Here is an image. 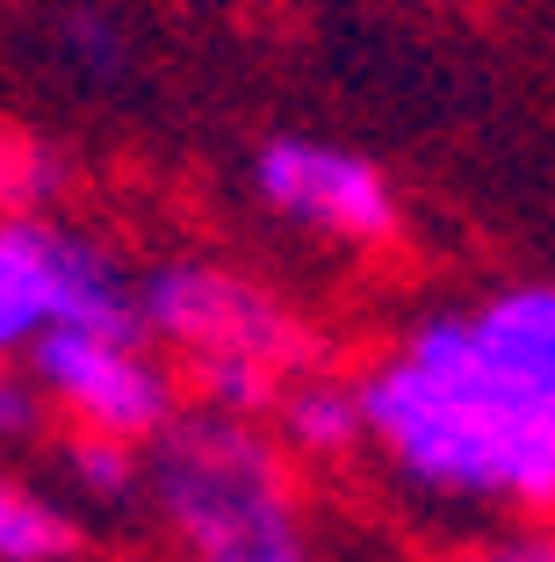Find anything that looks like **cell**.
I'll return each instance as SVG.
<instances>
[{
  "label": "cell",
  "instance_id": "cell-1",
  "mask_svg": "<svg viewBox=\"0 0 555 562\" xmlns=\"http://www.w3.org/2000/svg\"><path fill=\"white\" fill-rule=\"evenodd\" d=\"M360 390L368 447L462 505H555V289L506 281L397 331Z\"/></svg>",
  "mask_w": 555,
  "mask_h": 562
},
{
  "label": "cell",
  "instance_id": "cell-2",
  "mask_svg": "<svg viewBox=\"0 0 555 562\" xmlns=\"http://www.w3.org/2000/svg\"><path fill=\"white\" fill-rule=\"evenodd\" d=\"M137 331L180 361L174 382L196 412L245 426H260L289 375L325 368V339L303 325V311L224 260H159L137 274Z\"/></svg>",
  "mask_w": 555,
  "mask_h": 562
},
{
  "label": "cell",
  "instance_id": "cell-3",
  "mask_svg": "<svg viewBox=\"0 0 555 562\" xmlns=\"http://www.w3.org/2000/svg\"><path fill=\"white\" fill-rule=\"evenodd\" d=\"M145 497L188 562H311L303 491L267 426L180 412L145 447Z\"/></svg>",
  "mask_w": 555,
  "mask_h": 562
},
{
  "label": "cell",
  "instance_id": "cell-4",
  "mask_svg": "<svg viewBox=\"0 0 555 562\" xmlns=\"http://www.w3.org/2000/svg\"><path fill=\"white\" fill-rule=\"evenodd\" d=\"M22 382L73 432L123 440V447H152L188 412L174 368L137 331L131 339H115V331H36L22 347Z\"/></svg>",
  "mask_w": 555,
  "mask_h": 562
},
{
  "label": "cell",
  "instance_id": "cell-5",
  "mask_svg": "<svg viewBox=\"0 0 555 562\" xmlns=\"http://www.w3.org/2000/svg\"><path fill=\"white\" fill-rule=\"evenodd\" d=\"M253 188L289 232L325 238V246L376 252L404 238V202H397L390 173L325 137H267L253 151Z\"/></svg>",
  "mask_w": 555,
  "mask_h": 562
},
{
  "label": "cell",
  "instance_id": "cell-6",
  "mask_svg": "<svg viewBox=\"0 0 555 562\" xmlns=\"http://www.w3.org/2000/svg\"><path fill=\"white\" fill-rule=\"evenodd\" d=\"M0 274L36 311V331H137V274L58 216H0Z\"/></svg>",
  "mask_w": 555,
  "mask_h": 562
},
{
  "label": "cell",
  "instance_id": "cell-7",
  "mask_svg": "<svg viewBox=\"0 0 555 562\" xmlns=\"http://www.w3.org/2000/svg\"><path fill=\"white\" fill-rule=\"evenodd\" d=\"M267 440L289 454V462H346L368 447V426H360V390L332 368H303L275 390L267 404Z\"/></svg>",
  "mask_w": 555,
  "mask_h": 562
},
{
  "label": "cell",
  "instance_id": "cell-8",
  "mask_svg": "<svg viewBox=\"0 0 555 562\" xmlns=\"http://www.w3.org/2000/svg\"><path fill=\"white\" fill-rule=\"evenodd\" d=\"M73 555H80L73 513L0 469V562H73Z\"/></svg>",
  "mask_w": 555,
  "mask_h": 562
},
{
  "label": "cell",
  "instance_id": "cell-9",
  "mask_svg": "<svg viewBox=\"0 0 555 562\" xmlns=\"http://www.w3.org/2000/svg\"><path fill=\"white\" fill-rule=\"evenodd\" d=\"M66 476H73V491H87L95 505L145 497V447L95 440V432H66Z\"/></svg>",
  "mask_w": 555,
  "mask_h": 562
},
{
  "label": "cell",
  "instance_id": "cell-10",
  "mask_svg": "<svg viewBox=\"0 0 555 562\" xmlns=\"http://www.w3.org/2000/svg\"><path fill=\"white\" fill-rule=\"evenodd\" d=\"M66 188V159L30 137H0V216H51Z\"/></svg>",
  "mask_w": 555,
  "mask_h": 562
},
{
  "label": "cell",
  "instance_id": "cell-11",
  "mask_svg": "<svg viewBox=\"0 0 555 562\" xmlns=\"http://www.w3.org/2000/svg\"><path fill=\"white\" fill-rule=\"evenodd\" d=\"M66 44H73V58H80L87 72H101V80L123 66V30L101 22V15H66Z\"/></svg>",
  "mask_w": 555,
  "mask_h": 562
},
{
  "label": "cell",
  "instance_id": "cell-12",
  "mask_svg": "<svg viewBox=\"0 0 555 562\" xmlns=\"http://www.w3.org/2000/svg\"><path fill=\"white\" fill-rule=\"evenodd\" d=\"M36 418H44V404H36V390L15 375V368H0V447H15L36 432Z\"/></svg>",
  "mask_w": 555,
  "mask_h": 562
},
{
  "label": "cell",
  "instance_id": "cell-13",
  "mask_svg": "<svg viewBox=\"0 0 555 562\" xmlns=\"http://www.w3.org/2000/svg\"><path fill=\"white\" fill-rule=\"evenodd\" d=\"M469 562H555V548L541 541V533H506V541L469 548Z\"/></svg>",
  "mask_w": 555,
  "mask_h": 562
}]
</instances>
